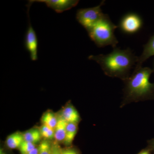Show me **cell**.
I'll return each instance as SVG.
<instances>
[{
    "label": "cell",
    "instance_id": "cell-1",
    "mask_svg": "<svg viewBox=\"0 0 154 154\" xmlns=\"http://www.w3.org/2000/svg\"><path fill=\"white\" fill-rule=\"evenodd\" d=\"M138 58L129 48L122 50L116 47L108 54L91 55L88 57L100 65L106 75L123 81L129 78L131 70L137 63Z\"/></svg>",
    "mask_w": 154,
    "mask_h": 154
},
{
    "label": "cell",
    "instance_id": "cell-2",
    "mask_svg": "<svg viewBox=\"0 0 154 154\" xmlns=\"http://www.w3.org/2000/svg\"><path fill=\"white\" fill-rule=\"evenodd\" d=\"M153 72L148 67L135 69L132 74L124 81V96L120 107L131 102L154 99V83L149 82Z\"/></svg>",
    "mask_w": 154,
    "mask_h": 154
},
{
    "label": "cell",
    "instance_id": "cell-3",
    "mask_svg": "<svg viewBox=\"0 0 154 154\" xmlns=\"http://www.w3.org/2000/svg\"><path fill=\"white\" fill-rule=\"evenodd\" d=\"M118 26L111 22L109 16L104 17L93 28L88 30L89 37L98 47L111 45L116 47L118 41L114 35V31Z\"/></svg>",
    "mask_w": 154,
    "mask_h": 154
},
{
    "label": "cell",
    "instance_id": "cell-4",
    "mask_svg": "<svg viewBox=\"0 0 154 154\" xmlns=\"http://www.w3.org/2000/svg\"><path fill=\"white\" fill-rule=\"evenodd\" d=\"M105 2L102 1L99 5L94 8L80 9L77 11L76 19L87 31L93 28L104 17L105 14L102 13L101 7Z\"/></svg>",
    "mask_w": 154,
    "mask_h": 154
},
{
    "label": "cell",
    "instance_id": "cell-5",
    "mask_svg": "<svg viewBox=\"0 0 154 154\" xmlns=\"http://www.w3.org/2000/svg\"><path fill=\"white\" fill-rule=\"evenodd\" d=\"M143 26V20L140 16L135 13H128L119 22L118 27L122 32L128 34L137 33Z\"/></svg>",
    "mask_w": 154,
    "mask_h": 154
},
{
    "label": "cell",
    "instance_id": "cell-6",
    "mask_svg": "<svg viewBox=\"0 0 154 154\" xmlns=\"http://www.w3.org/2000/svg\"><path fill=\"white\" fill-rule=\"evenodd\" d=\"M28 7V25L27 31L25 33L24 44L25 48L30 54V57L31 60L36 61L38 59L37 51H38V39L35 30L31 25L30 23L29 11L30 7Z\"/></svg>",
    "mask_w": 154,
    "mask_h": 154
},
{
    "label": "cell",
    "instance_id": "cell-7",
    "mask_svg": "<svg viewBox=\"0 0 154 154\" xmlns=\"http://www.w3.org/2000/svg\"><path fill=\"white\" fill-rule=\"evenodd\" d=\"M28 5H31L34 2L45 3L50 8L57 13H61L75 7L79 3L77 0H30Z\"/></svg>",
    "mask_w": 154,
    "mask_h": 154
},
{
    "label": "cell",
    "instance_id": "cell-8",
    "mask_svg": "<svg viewBox=\"0 0 154 154\" xmlns=\"http://www.w3.org/2000/svg\"><path fill=\"white\" fill-rule=\"evenodd\" d=\"M154 55V35L150 38L146 44L144 45L143 51L140 57L135 69L141 67L142 65L148 59Z\"/></svg>",
    "mask_w": 154,
    "mask_h": 154
},
{
    "label": "cell",
    "instance_id": "cell-9",
    "mask_svg": "<svg viewBox=\"0 0 154 154\" xmlns=\"http://www.w3.org/2000/svg\"><path fill=\"white\" fill-rule=\"evenodd\" d=\"M62 116L68 123H78L81 120L79 112L71 105L67 106L64 109Z\"/></svg>",
    "mask_w": 154,
    "mask_h": 154
},
{
    "label": "cell",
    "instance_id": "cell-10",
    "mask_svg": "<svg viewBox=\"0 0 154 154\" xmlns=\"http://www.w3.org/2000/svg\"><path fill=\"white\" fill-rule=\"evenodd\" d=\"M67 122L62 116H60L58 119V122L54 129V137L56 140L57 142L64 141L66 137Z\"/></svg>",
    "mask_w": 154,
    "mask_h": 154
},
{
    "label": "cell",
    "instance_id": "cell-11",
    "mask_svg": "<svg viewBox=\"0 0 154 154\" xmlns=\"http://www.w3.org/2000/svg\"><path fill=\"white\" fill-rule=\"evenodd\" d=\"M24 141L23 134L19 133H16L9 136L6 140V144L10 149H19Z\"/></svg>",
    "mask_w": 154,
    "mask_h": 154
},
{
    "label": "cell",
    "instance_id": "cell-12",
    "mask_svg": "<svg viewBox=\"0 0 154 154\" xmlns=\"http://www.w3.org/2000/svg\"><path fill=\"white\" fill-rule=\"evenodd\" d=\"M78 130V123H68L65 139L64 141L66 145L71 144L77 134Z\"/></svg>",
    "mask_w": 154,
    "mask_h": 154
},
{
    "label": "cell",
    "instance_id": "cell-13",
    "mask_svg": "<svg viewBox=\"0 0 154 154\" xmlns=\"http://www.w3.org/2000/svg\"><path fill=\"white\" fill-rule=\"evenodd\" d=\"M23 134L24 140L35 144L40 141L42 137L40 130L37 129L30 130Z\"/></svg>",
    "mask_w": 154,
    "mask_h": 154
},
{
    "label": "cell",
    "instance_id": "cell-14",
    "mask_svg": "<svg viewBox=\"0 0 154 154\" xmlns=\"http://www.w3.org/2000/svg\"><path fill=\"white\" fill-rule=\"evenodd\" d=\"M58 119L54 113L51 112H48L43 116L42 120L43 125L54 130L57 125Z\"/></svg>",
    "mask_w": 154,
    "mask_h": 154
},
{
    "label": "cell",
    "instance_id": "cell-15",
    "mask_svg": "<svg viewBox=\"0 0 154 154\" xmlns=\"http://www.w3.org/2000/svg\"><path fill=\"white\" fill-rule=\"evenodd\" d=\"M38 148V154H51L52 146L48 141H42Z\"/></svg>",
    "mask_w": 154,
    "mask_h": 154
},
{
    "label": "cell",
    "instance_id": "cell-16",
    "mask_svg": "<svg viewBox=\"0 0 154 154\" xmlns=\"http://www.w3.org/2000/svg\"><path fill=\"white\" fill-rule=\"evenodd\" d=\"M42 137L47 139H51L54 137V130L47 125H42L40 129Z\"/></svg>",
    "mask_w": 154,
    "mask_h": 154
},
{
    "label": "cell",
    "instance_id": "cell-17",
    "mask_svg": "<svg viewBox=\"0 0 154 154\" xmlns=\"http://www.w3.org/2000/svg\"><path fill=\"white\" fill-rule=\"evenodd\" d=\"M36 144L24 140L19 148L21 154H27L36 148Z\"/></svg>",
    "mask_w": 154,
    "mask_h": 154
},
{
    "label": "cell",
    "instance_id": "cell-18",
    "mask_svg": "<svg viewBox=\"0 0 154 154\" xmlns=\"http://www.w3.org/2000/svg\"><path fill=\"white\" fill-rule=\"evenodd\" d=\"M62 154H80L77 149H62Z\"/></svg>",
    "mask_w": 154,
    "mask_h": 154
},
{
    "label": "cell",
    "instance_id": "cell-19",
    "mask_svg": "<svg viewBox=\"0 0 154 154\" xmlns=\"http://www.w3.org/2000/svg\"><path fill=\"white\" fill-rule=\"evenodd\" d=\"M51 154H62V149H61L57 145H53Z\"/></svg>",
    "mask_w": 154,
    "mask_h": 154
},
{
    "label": "cell",
    "instance_id": "cell-20",
    "mask_svg": "<svg viewBox=\"0 0 154 154\" xmlns=\"http://www.w3.org/2000/svg\"><path fill=\"white\" fill-rule=\"evenodd\" d=\"M148 148H149L151 151L154 152V138L152 139V140H149L148 141Z\"/></svg>",
    "mask_w": 154,
    "mask_h": 154
},
{
    "label": "cell",
    "instance_id": "cell-21",
    "mask_svg": "<svg viewBox=\"0 0 154 154\" xmlns=\"http://www.w3.org/2000/svg\"><path fill=\"white\" fill-rule=\"evenodd\" d=\"M151 150L149 148L147 147L142 150L137 154H151Z\"/></svg>",
    "mask_w": 154,
    "mask_h": 154
},
{
    "label": "cell",
    "instance_id": "cell-22",
    "mask_svg": "<svg viewBox=\"0 0 154 154\" xmlns=\"http://www.w3.org/2000/svg\"><path fill=\"white\" fill-rule=\"evenodd\" d=\"M27 154H38V148H35Z\"/></svg>",
    "mask_w": 154,
    "mask_h": 154
}]
</instances>
